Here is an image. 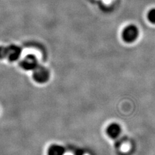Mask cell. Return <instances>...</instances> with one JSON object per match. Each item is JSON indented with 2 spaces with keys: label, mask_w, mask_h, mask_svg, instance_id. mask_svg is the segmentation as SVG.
Masks as SVG:
<instances>
[{
  "label": "cell",
  "mask_w": 155,
  "mask_h": 155,
  "mask_svg": "<svg viewBox=\"0 0 155 155\" xmlns=\"http://www.w3.org/2000/svg\"><path fill=\"white\" fill-rule=\"evenodd\" d=\"M21 53V48L16 45H11L7 47V57L10 61H16Z\"/></svg>",
  "instance_id": "4"
},
{
  "label": "cell",
  "mask_w": 155,
  "mask_h": 155,
  "mask_svg": "<svg viewBox=\"0 0 155 155\" xmlns=\"http://www.w3.org/2000/svg\"><path fill=\"white\" fill-rule=\"evenodd\" d=\"M138 29L135 25H130L126 27L122 32L123 40L127 43L134 41L138 36Z\"/></svg>",
  "instance_id": "2"
},
{
  "label": "cell",
  "mask_w": 155,
  "mask_h": 155,
  "mask_svg": "<svg viewBox=\"0 0 155 155\" xmlns=\"http://www.w3.org/2000/svg\"><path fill=\"white\" fill-rule=\"evenodd\" d=\"M121 131H122V129L120 125L116 123L110 124L107 128V133L111 138H116L118 137Z\"/></svg>",
  "instance_id": "5"
},
{
  "label": "cell",
  "mask_w": 155,
  "mask_h": 155,
  "mask_svg": "<svg viewBox=\"0 0 155 155\" xmlns=\"http://www.w3.org/2000/svg\"><path fill=\"white\" fill-rule=\"evenodd\" d=\"M50 77L49 71L43 66H38L34 70L33 78L39 84H44L47 82Z\"/></svg>",
  "instance_id": "1"
},
{
  "label": "cell",
  "mask_w": 155,
  "mask_h": 155,
  "mask_svg": "<svg viewBox=\"0 0 155 155\" xmlns=\"http://www.w3.org/2000/svg\"><path fill=\"white\" fill-rule=\"evenodd\" d=\"M7 57V47L0 46V59Z\"/></svg>",
  "instance_id": "8"
},
{
  "label": "cell",
  "mask_w": 155,
  "mask_h": 155,
  "mask_svg": "<svg viewBox=\"0 0 155 155\" xmlns=\"http://www.w3.org/2000/svg\"><path fill=\"white\" fill-rule=\"evenodd\" d=\"M147 18L150 22L155 24V8H153L149 11L147 14Z\"/></svg>",
  "instance_id": "7"
},
{
  "label": "cell",
  "mask_w": 155,
  "mask_h": 155,
  "mask_svg": "<svg viewBox=\"0 0 155 155\" xmlns=\"http://www.w3.org/2000/svg\"><path fill=\"white\" fill-rule=\"evenodd\" d=\"M21 66L25 70H35L38 67L37 59L35 56L28 55L22 60L21 63Z\"/></svg>",
  "instance_id": "3"
},
{
  "label": "cell",
  "mask_w": 155,
  "mask_h": 155,
  "mask_svg": "<svg viewBox=\"0 0 155 155\" xmlns=\"http://www.w3.org/2000/svg\"><path fill=\"white\" fill-rule=\"evenodd\" d=\"M64 148L58 145H53L50 147L48 151V155H64Z\"/></svg>",
  "instance_id": "6"
}]
</instances>
